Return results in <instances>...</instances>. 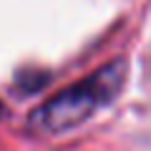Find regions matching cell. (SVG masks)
Wrapping results in <instances>:
<instances>
[{
  "label": "cell",
  "mask_w": 151,
  "mask_h": 151,
  "mask_svg": "<svg viewBox=\"0 0 151 151\" xmlns=\"http://www.w3.org/2000/svg\"><path fill=\"white\" fill-rule=\"evenodd\" d=\"M129 60L113 58L78 83L58 91L45 103L28 116V126L38 134H65L76 126L86 124L93 113L111 106L126 86Z\"/></svg>",
  "instance_id": "cell-1"
},
{
  "label": "cell",
  "mask_w": 151,
  "mask_h": 151,
  "mask_svg": "<svg viewBox=\"0 0 151 151\" xmlns=\"http://www.w3.org/2000/svg\"><path fill=\"white\" fill-rule=\"evenodd\" d=\"M5 116H8V108H5V103L0 101V119H5Z\"/></svg>",
  "instance_id": "cell-2"
}]
</instances>
